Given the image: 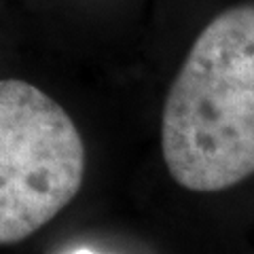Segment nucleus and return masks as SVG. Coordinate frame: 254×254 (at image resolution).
I'll return each instance as SVG.
<instances>
[{
	"label": "nucleus",
	"instance_id": "obj_1",
	"mask_svg": "<svg viewBox=\"0 0 254 254\" xmlns=\"http://www.w3.org/2000/svg\"><path fill=\"white\" fill-rule=\"evenodd\" d=\"M161 148L170 176L197 193L254 174V6L216 15L168 91Z\"/></svg>",
	"mask_w": 254,
	"mask_h": 254
},
{
	"label": "nucleus",
	"instance_id": "obj_2",
	"mask_svg": "<svg viewBox=\"0 0 254 254\" xmlns=\"http://www.w3.org/2000/svg\"><path fill=\"white\" fill-rule=\"evenodd\" d=\"M83 176V138L66 110L30 83L0 81V246L58 216Z\"/></svg>",
	"mask_w": 254,
	"mask_h": 254
},
{
	"label": "nucleus",
	"instance_id": "obj_3",
	"mask_svg": "<svg viewBox=\"0 0 254 254\" xmlns=\"http://www.w3.org/2000/svg\"><path fill=\"white\" fill-rule=\"evenodd\" d=\"M68 254H98V252L91 250V248H74L72 252H68Z\"/></svg>",
	"mask_w": 254,
	"mask_h": 254
}]
</instances>
